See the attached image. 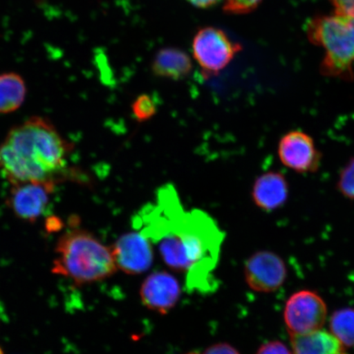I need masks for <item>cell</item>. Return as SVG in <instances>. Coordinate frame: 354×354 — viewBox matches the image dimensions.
Wrapping results in <instances>:
<instances>
[{"mask_svg": "<svg viewBox=\"0 0 354 354\" xmlns=\"http://www.w3.org/2000/svg\"><path fill=\"white\" fill-rule=\"evenodd\" d=\"M132 225L158 247L168 267L187 273L189 291L212 289L225 234L205 212L185 211L174 185L159 189L156 203L144 206Z\"/></svg>", "mask_w": 354, "mask_h": 354, "instance_id": "6da1fadb", "label": "cell"}, {"mask_svg": "<svg viewBox=\"0 0 354 354\" xmlns=\"http://www.w3.org/2000/svg\"><path fill=\"white\" fill-rule=\"evenodd\" d=\"M72 145L50 120L28 119L12 128L0 146V166L13 184L55 181L65 171Z\"/></svg>", "mask_w": 354, "mask_h": 354, "instance_id": "7a4b0ae2", "label": "cell"}, {"mask_svg": "<svg viewBox=\"0 0 354 354\" xmlns=\"http://www.w3.org/2000/svg\"><path fill=\"white\" fill-rule=\"evenodd\" d=\"M51 272L82 286L106 280L117 272L112 251L91 232L73 227L59 237Z\"/></svg>", "mask_w": 354, "mask_h": 354, "instance_id": "3957f363", "label": "cell"}, {"mask_svg": "<svg viewBox=\"0 0 354 354\" xmlns=\"http://www.w3.org/2000/svg\"><path fill=\"white\" fill-rule=\"evenodd\" d=\"M307 34L310 41L325 51L322 74L351 81L354 77V17L339 12L316 17L309 21Z\"/></svg>", "mask_w": 354, "mask_h": 354, "instance_id": "277c9868", "label": "cell"}, {"mask_svg": "<svg viewBox=\"0 0 354 354\" xmlns=\"http://www.w3.org/2000/svg\"><path fill=\"white\" fill-rule=\"evenodd\" d=\"M192 50L203 73L212 76L231 63L242 47L232 41L223 30L207 26L199 30L194 37Z\"/></svg>", "mask_w": 354, "mask_h": 354, "instance_id": "5b68a950", "label": "cell"}, {"mask_svg": "<svg viewBox=\"0 0 354 354\" xmlns=\"http://www.w3.org/2000/svg\"><path fill=\"white\" fill-rule=\"evenodd\" d=\"M326 318V304L316 292L300 290L287 300L284 320L290 335H303L322 330Z\"/></svg>", "mask_w": 354, "mask_h": 354, "instance_id": "8992f818", "label": "cell"}, {"mask_svg": "<svg viewBox=\"0 0 354 354\" xmlns=\"http://www.w3.org/2000/svg\"><path fill=\"white\" fill-rule=\"evenodd\" d=\"M277 153L282 165L297 174H314L322 165V155L315 141L303 131H290L283 135Z\"/></svg>", "mask_w": 354, "mask_h": 354, "instance_id": "52a82bcc", "label": "cell"}, {"mask_svg": "<svg viewBox=\"0 0 354 354\" xmlns=\"http://www.w3.org/2000/svg\"><path fill=\"white\" fill-rule=\"evenodd\" d=\"M55 181H26L12 185L8 206L21 220L35 223L46 211Z\"/></svg>", "mask_w": 354, "mask_h": 354, "instance_id": "ba28073f", "label": "cell"}, {"mask_svg": "<svg viewBox=\"0 0 354 354\" xmlns=\"http://www.w3.org/2000/svg\"><path fill=\"white\" fill-rule=\"evenodd\" d=\"M245 277L252 290L272 293L280 289L286 280L285 261L272 251L256 252L245 262Z\"/></svg>", "mask_w": 354, "mask_h": 354, "instance_id": "9c48e42d", "label": "cell"}, {"mask_svg": "<svg viewBox=\"0 0 354 354\" xmlns=\"http://www.w3.org/2000/svg\"><path fill=\"white\" fill-rule=\"evenodd\" d=\"M111 251L117 268L128 275L147 272L153 263L152 243L140 232L123 234Z\"/></svg>", "mask_w": 354, "mask_h": 354, "instance_id": "30bf717a", "label": "cell"}, {"mask_svg": "<svg viewBox=\"0 0 354 354\" xmlns=\"http://www.w3.org/2000/svg\"><path fill=\"white\" fill-rule=\"evenodd\" d=\"M140 294L145 307L165 315L178 302L180 286L170 273L156 272L145 279Z\"/></svg>", "mask_w": 354, "mask_h": 354, "instance_id": "8fae6325", "label": "cell"}, {"mask_svg": "<svg viewBox=\"0 0 354 354\" xmlns=\"http://www.w3.org/2000/svg\"><path fill=\"white\" fill-rule=\"evenodd\" d=\"M289 196V183L280 171H271L261 175L252 189V198L256 206L268 212L281 209Z\"/></svg>", "mask_w": 354, "mask_h": 354, "instance_id": "7c38bea8", "label": "cell"}, {"mask_svg": "<svg viewBox=\"0 0 354 354\" xmlns=\"http://www.w3.org/2000/svg\"><path fill=\"white\" fill-rule=\"evenodd\" d=\"M293 354H348L330 332L322 330L303 335H290Z\"/></svg>", "mask_w": 354, "mask_h": 354, "instance_id": "4fadbf2b", "label": "cell"}, {"mask_svg": "<svg viewBox=\"0 0 354 354\" xmlns=\"http://www.w3.org/2000/svg\"><path fill=\"white\" fill-rule=\"evenodd\" d=\"M193 69L192 59L176 48H165L158 52L152 63V72L157 77L180 80L189 76Z\"/></svg>", "mask_w": 354, "mask_h": 354, "instance_id": "5bb4252c", "label": "cell"}, {"mask_svg": "<svg viewBox=\"0 0 354 354\" xmlns=\"http://www.w3.org/2000/svg\"><path fill=\"white\" fill-rule=\"evenodd\" d=\"M26 95V82L21 75L0 74V114L15 112L24 104Z\"/></svg>", "mask_w": 354, "mask_h": 354, "instance_id": "9a60e30c", "label": "cell"}, {"mask_svg": "<svg viewBox=\"0 0 354 354\" xmlns=\"http://www.w3.org/2000/svg\"><path fill=\"white\" fill-rule=\"evenodd\" d=\"M330 333L342 342L345 348L354 347V309H339L330 318Z\"/></svg>", "mask_w": 354, "mask_h": 354, "instance_id": "2e32d148", "label": "cell"}, {"mask_svg": "<svg viewBox=\"0 0 354 354\" xmlns=\"http://www.w3.org/2000/svg\"><path fill=\"white\" fill-rule=\"evenodd\" d=\"M336 188L343 197L354 201V157L340 171Z\"/></svg>", "mask_w": 354, "mask_h": 354, "instance_id": "e0dca14e", "label": "cell"}, {"mask_svg": "<svg viewBox=\"0 0 354 354\" xmlns=\"http://www.w3.org/2000/svg\"><path fill=\"white\" fill-rule=\"evenodd\" d=\"M132 112L139 122H145L157 112V105L148 95H141L132 104Z\"/></svg>", "mask_w": 354, "mask_h": 354, "instance_id": "ac0fdd59", "label": "cell"}, {"mask_svg": "<svg viewBox=\"0 0 354 354\" xmlns=\"http://www.w3.org/2000/svg\"><path fill=\"white\" fill-rule=\"evenodd\" d=\"M262 0H225L223 10L228 15H241L254 11Z\"/></svg>", "mask_w": 354, "mask_h": 354, "instance_id": "d6986e66", "label": "cell"}, {"mask_svg": "<svg viewBox=\"0 0 354 354\" xmlns=\"http://www.w3.org/2000/svg\"><path fill=\"white\" fill-rule=\"evenodd\" d=\"M255 354H293L285 344L273 340L262 345Z\"/></svg>", "mask_w": 354, "mask_h": 354, "instance_id": "ffe728a7", "label": "cell"}, {"mask_svg": "<svg viewBox=\"0 0 354 354\" xmlns=\"http://www.w3.org/2000/svg\"><path fill=\"white\" fill-rule=\"evenodd\" d=\"M335 12L354 17V0H330Z\"/></svg>", "mask_w": 354, "mask_h": 354, "instance_id": "44dd1931", "label": "cell"}, {"mask_svg": "<svg viewBox=\"0 0 354 354\" xmlns=\"http://www.w3.org/2000/svg\"><path fill=\"white\" fill-rule=\"evenodd\" d=\"M203 354H240L231 344L220 343L212 345Z\"/></svg>", "mask_w": 354, "mask_h": 354, "instance_id": "7402d4cb", "label": "cell"}, {"mask_svg": "<svg viewBox=\"0 0 354 354\" xmlns=\"http://www.w3.org/2000/svg\"><path fill=\"white\" fill-rule=\"evenodd\" d=\"M194 7L201 8H209L219 3L221 0H187Z\"/></svg>", "mask_w": 354, "mask_h": 354, "instance_id": "603a6c76", "label": "cell"}, {"mask_svg": "<svg viewBox=\"0 0 354 354\" xmlns=\"http://www.w3.org/2000/svg\"><path fill=\"white\" fill-rule=\"evenodd\" d=\"M0 354H4V352L1 347H0Z\"/></svg>", "mask_w": 354, "mask_h": 354, "instance_id": "cb8c5ba5", "label": "cell"}, {"mask_svg": "<svg viewBox=\"0 0 354 354\" xmlns=\"http://www.w3.org/2000/svg\"><path fill=\"white\" fill-rule=\"evenodd\" d=\"M188 354H198V353H188Z\"/></svg>", "mask_w": 354, "mask_h": 354, "instance_id": "d4e9b609", "label": "cell"}]
</instances>
